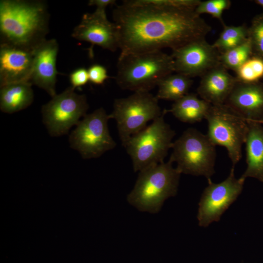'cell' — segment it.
<instances>
[{
	"label": "cell",
	"instance_id": "1",
	"mask_svg": "<svg viewBox=\"0 0 263 263\" xmlns=\"http://www.w3.org/2000/svg\"><path fill=\"white\" fill-rule=\"evenodd\" d=\"M119 34V56L177 49L205 38L212 28L195 9L124 0L113 12Z\"/></svg>",
	"mask_w": 263,
	"mask_h": 263
},
{
	"label": "cell",
	"instance_id": "2",
	"mask_svg": "<svg viewBox=\"0 0 263 263\" xmlns=\"http://www.w3.org/2000/svg\"><path fill=\"white\" fill-rule=\"evenodd\" d=\"M49 21L44 1L1 0L0 44L34 49L46 39Z\"/></svg>",
	"mask_w": 263,
	"mask_h": 263
},
{
	"label": "cell",
	"instance_id": "3",
	"mask_svg": "<svg viewBox=\"0 0 263 263\" xmlns=\"http://www.w3.org/2000/svg\"><path fill=\"white\" fill-rule=\"evenodd\" d=\"M115 81L123 90L150 92L174 72L173 59L162 51L119 56Z\"/></svg>",
	"mask_w": 263,
	"mask_h": 263
},
{
	"label": "cell",
	"instance_id": "4",
	"mask_svg": "<svg viewBox=\"0 0 263 263\" xmlns=\"http://www.w3.org/2000/svg\"><path fill=\"white\" fill-rule=\"evenodd\" d=\"M172 164L169 160L139 172L128 203L139 211L158 213L164 202L177 193L181 173Z\"/></svg>",
	"mask_w": 263,
	"mask_h": 263
},
{
	"label": "cell",
	"instance_id": "5",
	"mask_svg": "<svg viewBox=\"0 0 263 263\" xmlns=\"http://www.w3.org/2000/svg\"><path fill=\"white\" fill-rule=\"evenodd\" d=\"M167 113V110L163 111L159 117L123 145L131 158L135 172L164 162L171 149L175 132L165 121Z\"/></svg>",
	"mask_w": 263,
	"mask_h": 263
},
{
	"label": "cell",
	"instance_id": "6",
	"mask_svg": "<svg viewBox=\"0 0 263 263\" xmlns=\"http://www.w3.org/2000/svg\"><path fill=\"white\" fill-rule=\"evenodd\" d=\"M169 160L176 162L182 174L203 176L207 181L215 173L216 146L207 134L195 128H188L173 142Z\"/></svg>",
	"mask_w": 263,
	"mask_h": 263
},
{
	"label": "cell",
	"instance_id": "7",
	"mask_svg": "<svg viewBox=\"0 0 263 263\" xmlns=\"http://www.w3.org/2000/svg\"><path fill=\"white\" fill-rule=\"evenodd\" d=\"M163 113L158 99L150 92H136L130 96L116 99L110 119H114L122 145L132 135L147 127Z\"/></svg>",
	"mask_w": 263,
	"mask_h": 263
},
{
	"label": "cell",
	"instance_id": "8",
	"mask_svg": "<svg viewBox=\"0 0 263 263\" xmlns=\"http://www.w3.org/2000/svg\"><path fill=\"white\" fill-rule=\"evenodd\" d=\"M205 119L207 136L216 146L226 148L232 167H235L242 156V148L248 132L246 121L224 104L211 105Z\"/></svg>",
	"mask_w": 263,
	"mask_h": 263
},
{
	"label": "cell",
	"instance_id": "9",
	"mask_svg": "<svg viewBox=\"0 0 263 263\" xmlns=\"http://www.w3.org/2000/svg\"><path fill=\"white\" fill-rule=\"evenodd\" d=\"M109 114L103 108L86 114L69 136L71 147L83 159L96 158L114 149L116 142L110 134Z\"/></svg>",
	"mask_w": 263,
	"mask_h": 263
},
{
	"label": "cell",
	"instance_id": "10",
	"mask_svg": "<svg viewBox=\"0 0 263 263\" xmlns=\"http://www.w3.org/2000/svg\"><path fill=\"white\" fill-rule=\"evenodd\" d=\"M88 109L85 95L76 93L70 86L42 106V120L51 136H59L76 125Z\"/></svg>",
	"mask_w": 263,
	"mask_h": 263
},
{
	"label": "cell",
	"instance_id": "11",
	"mask_svg": "<svg viewBox=\"0 0 263 263\" xmlns=\"http://www.w3.org/2000/svg\"><path fill=\"white\" fill-rule=\"evenodd\" d=\"M245 179H237L232 167L228 177L223 181L214 183L207 181L199 204L197 213L198 224L207 227L212 223L218 222L223 213L241 193Z\"/></svg>",
	"mask_w": 263,
	"mask_h": 263
},
{
	"label": "cell",
	"instance_id": "12",
	"mask_svg": "<svg viewBox=\"0 0 263 263\" xmlns=\"http://www.w3.org/2000/svg\"><path fill=\"white\" fill-rule=\"evenodd\" d=\"M174 72L190 78L202 76L219 65L220 53L205 38L190 42L172 51Z\"/></svg>",
	"mask_w": 263,
	"mask_h": 263
},
{
	"label": "cell",
	"instance_id": "13",
	"mask_svg": "<svg viewBox=\"0 0 263 263\" xmlns=\"http://www.w3.org/2000/svg\"><path fill=\"white\" fill-rule=\"evenodd\" d=\"M72 37L90 42L91 56L94 45L112 52L119 49V34L114 22L107 18L105 10L96 9L92 13L84 14L80 22L74 29Z\"/></svg>",
	"mask_w": 263,
	"mask_h": 263
},
{
	"label": "cell",
	"instance_id": "14",
	"mask_svg": "<svg viewBox=\"0 0 263 263\" xmlns=\"http://www.w3.org/2000/svg\"><path fill=\"white\" fill-rule=\"evenodd\" d=\"M34 50L12 45L0 44V87L14 83H30Z\"/></svg>",
	"mask_w": 263,
	"mask_h": 263
},
{
	"label": "cell",
	"instance_id": "15",
	"mask_svg": "<svg viewBox=\"0 0 263 263\" xmlns=\"http://www.w3.org/2000/svg\"><path fill=\"white\" fill-rule=\"evenodd\" d=\"M224 105L246 121L263 120V83L237 81Z\"/></svg>",
	"mask_w": 263,
	"mask_h": 263
},
{
	"label": "cell",
	"instance_id": "16",
	"mask_svg": "<svg viewBox=\"0 0 263 263\" xmlns=\"http://www.w3.org/2000/svg\"><path fill=\"white\" fill-rule=\"evenodd\" d=\"M58 45L55 39H46L34 50V60L30 83L54 96L57 71L56 61Z\"/></svg>",
	"mask_w": 263,
	"mask_h": 263
},
{
	"label": "cell",
	"instance_id": "17",
	"mask_svg": "<svg viewBox=\"0 0 263 263\" xmlns=\"http://www.w3.org/2000/svg\"><path fill=\"white\" fill-rule=\"evenodd\" d=\"M237 82L221 64L201 76L197 94L212 105H224Z\"/></svg>",
	"mask_w": 263,
	"mask_h": 263
},
{
	"label": "cell",
	"instance_id": "18",
	"mask_svg": "<svg viewBox=\"0 0 263 263\" xmlns=\"http://www.w3.org/2000/svg\"><path fill=\"white\" fill-rule=\"evenodd\" d=\"M248 132L245 142L247 167L241 176L245 179L252 177L263 182V126L246 121Z\"/></svg>",
	"mask_w": 263,
	"mask_h": 263
},
{
	"label": "cell",
	"instance_id": "19",
	"mask_svg": "<svg viewBox=\"0 0 263 263\" xmlns=\"http://www.w3.org/2000/svg\"><path fill=\"white\" fill-rule=\"evenodd\" d=\"M32 85L29 82H18L0 87V110L12 113L29 106L34 100Z\"/></svg>",
	"mask_w": 263,
	"mask_h": 263
},
{
	"label": "cell",
	"instance_id": "20",
	"mask_svg": "<svg viewBox=\"0 0 263 263\" xmlns=\"http://www.w3.org/2000/svg\"><path fill=\"white\" fill-rule=\"evenodd\" d=\"M211 104L200 99L197 94H188L180 99L174 101L170 110V112L181 122L193 124L205 119Z\"/></svg>",
	"mask_w": 263,
	"mask_h": 263
},
{
	"label": "cell",
	"instance_id": "21",
	"mask_svg": "<svg viewBox=\"0 0 263 263\" xmlns=\"http://www.w3.org/2000/svg\"><path fill=\"white\" fill-rule=\"evenodd\" d=\"M193 81L191 78L176 73L170 75L162 79L157 86L156 95L159 99L175 101L188 94Z\"/></svg>",
	"mask_w": 263,
	"mask_h": 263
},
{
	"label": "cell",
	"instance_id": "22",
	"mask_svg": "<svg viewBox=\"0 0 263 263\" xmlns=\"http://www.w3.org/2000/svg\"><path fill=\"white\" fill-rule=\"evenodd\" d=\"M223 30L212 45L221 54L244 43L248 38L245 25H223Z\"/></svg>",
	"mask_w": 263,
	"mask_h": 263
},
{
	"label": "cell",
	"instance_id": "23",
	"mask_svg": "<svg viewBox=\"0 0 263 263\" xmlns=\"http://www.w3.org/2000/svg\"><path fill=\"white\" fill-rule=\"evenodd\" d=\"M252 56L250 40L248 38L242 44L220 54V64L226 69L236 72Z\"/></svg>",
	"mask_w": 263,
	"mask_h": 263
},
{
	"label": "cell",
	"instance_id": "24",
	"mask_svg": "<svg viewBox=\"0 0 263 263\" xmlns=\"http://www.w3.org/2000/svg\"><path fill=\"white\" fill-rule=\"evenodd\" d=\"M238 81L258 82L263 77V58L252 56L235 72Z\"/></svg>",
	"mask_w": 263,
	"mask_h": 263
},
{
	"label": "cell",
	"instance_id": "25",
	"mask_svg": "<svg viewBox=\"0 0 263 263\" xmlns=\"http://www.w3.org/2000/svg\"><path fill=\"white\" fill-rule=\"evenodd\" d=\"M248 38L252 49V56L263 58V13L255 17L249 28Z\"/></svg>",
	"mask_w": 263,
	"mask_h": 263
},
{
	"label": "cell",
	"instance_id": "26",
	"mask_svg": "<svg viewBox=\"0 0 263 263\" xmlns=\"http://www.w3.org/2000/svg\"><path fill=\"white\" fill-rule=\"evenodd\" d=\"M230 5L231 1L229 0H201L195 9V11L199 15L202 14H209L219 20L224 25L223 13L225 10L228 9Z\"/></svg>",
	"mask_w": 263,
	"mask_h": 263
},
{
	"label": "cell",
	"instance_id": "27",
	"mask_svg": "<svg viewBox=\"0 0 263 263\" xmlns=\"http://www.w3.org/2000/svg\"><path fill=\"white\" fill-rule=\"evenodd\" d=\"M138 3L155 6L195 9L201 0H134Z\"/></svg>",
	"mask_w": 263,
	"mask_h": 263
},
{
	"label": "cell",
	"instance_id": "28",
	"mask_svg": "<svg viewBox=\"0 0 263 263\" xmlns=\"http://www.w3.org/2000/svg\"><path fill=\"white\" fill-rule=\"evenodd\" d=\"M89 81L96 85H102L109 77L106 68L98 64L91 65L88 69Z\"/></svg>",
	"mask_w": 263,
	"mask_h": 263
},
{
	"label": "cell",
	"instance_id": "29",
	"mask_svg": "<svg viewBox=\"0 0 263 263\" xmlns=\"http://www.w3.org/2000/svg\"><path fill=\"white\" fill-rule=\"evenodd\" d=\"M71 86L75 89L85 85L89 81L88 70L85 68H79L72 72L70 75Z\"/></svg>",
	"mask_w": 263,
	"mask_h": 263
},
{
	"label": "cell",
	"instance_id": "30",
	"mask_svg": "<svg viewBox=\"0 0 263 263\" xmlns=\"http://www.w3.org/2000/svg\"><path fill=\"white\" fill-rule=\"evenodd\" d=\"M114 0H90L89 1V6H95L96 9L105 10L107 6L115 3Z\"/></svg>",
	"mask_w": 263,
	"mask_h": 263
},
{
	"label": "cell",
	"instance_id": "31",
	"mask_svg": "<svg viewBox=\"0 0 263 263\" xmlns=\"http://www.w3.org/2000/svg\"><path fill=\"white\" fill-rule=\"evenodd\" d=\"M254 1L257 4L263 7V0H256Z\"/></svg>",
	"mask_w": 263,
	"mask_h": 263
},
{
	"label": "cell",
	"instance_id": "32",
	"mask_svg": "<svg viewBox=\"0 0 263 263\" xmlns=\"http://www.w3.org/2000/svg\"><path fill=\"white\" fill-rule=\"evenodd\" d=\"M257 123H260L261 124H263V120L258 122Z\"/></svg>",
	"mask_w": 263,
	"mask_h": 263
}]
</instances>
